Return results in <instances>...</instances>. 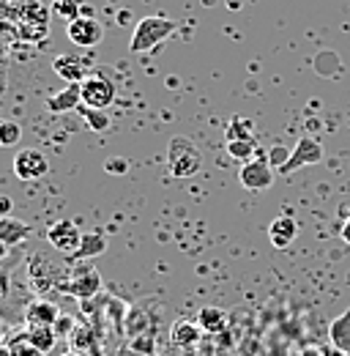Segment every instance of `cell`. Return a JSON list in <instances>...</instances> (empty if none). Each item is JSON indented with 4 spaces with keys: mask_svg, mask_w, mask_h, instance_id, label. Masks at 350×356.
Segmentation results:
<instances>
[{
    "mask_svg": "<svg viewBox=\"0 0 350 356\" xmlns=\"http://www.w3.org/2000/svg\"><path fill=\"white\" fill-rule=\"evenodd\" d=\"M175 31H178V25H175L173 19H167V17H159V14L145 17V19L137 22V28L131 33L129 49L134 55L153 52L162 42H167L170 36H175Z\"/></svg>",
    "mask_w": 350,
    "mask_h": 356,
    "instance_id": "1",
    "label": "cell"
},
{
    "mask_svg": "<svg viewBox=\"0 0 350 356\" xmlns=\"http://www.w3.org/2000/svg\"><path fill=\"white\" fill-rule=\"evenodd\" d=\"M167 168L175 178H192L203 168V151L183 134H178L167 145Z\"/></svg>",
    "mask_w": 350,
    "mask_h": 356,
    "instance_id": "2",
    "label": "cell"
},
{
    "mask_svg": "<svg viewBox=\"0 0 350 356\" xmlns=\"http://www.w3.org/2000/svg\"><path fill=\"white\" fill-rule=\"evenodd\" d=\"M99 291H101V274L90 266V261H77V264H72L69 274H63L60 293H69L80 302H88Z\"/></svg>",
    "mask_w": 350,
    "mask_h": 356,
    "instance_id": "3",
    "label": "cell"
},
{
    "mask_svg": "<svg viewBox=\"0 0 350 356\" xmlns=\"http://www.w3.org/2000/svg\"><path fill=\"white\" fill-rule=\"evenodd\" d=\"M80 93H83V104L93 110H110V104L115 102V86L101 74H88L80 83Z\"/></svg>",
    "mask_w": 350,
    "mask_h": 356,
    "instance_id": "4",
    "label": "cell"
},
{
    "mask_svg": "<svg viewBox=\"0 0 350 356\" xmlns=\"http://www.w3.org/2000/svg\"><path fill=\"white\" fill-rule=\"evenodd\" d=\"M320 159H323V145H320V140L312 137V134H304V137L296 143V148L290 151V159L285 162V168H282L279 173H282V176H290V173H296V170H301V168L317 165Z\"/></svg>",
    "mask_w": 350,
    "mask_h": 356,
    "instance_id": "5",
    "label": "cell"
},
{
    "mask_svg": "<svg viewBox=\"0 0 350 356\" xmlns=\"http://www.w3.org/2000/svg\"><path fill=\"white\" fill-rule=\"evenodd\" d=\"M66 36L74 47H83V49H93L96 44H101L104 39V25L96 19V17H77L66 25Z\"/></svg>",
    "mask_w": 350,
    "mask_h": 356,
    "instance_id": "6",
    "label": "cell"
},
{
    "mask_svg": "<svg viewBox=\"0 0 350 356\" xmlns=\"http://www.w3.org/2000/svg\"><path fill=\"white\" fill-rule=\"evenodd\" d=\"M238 181H241V186L249 189V192H262V189H268V186L274 184V168H271L268 159H258V156H255V159H249V162L241 165Z\"/></svg>",
    "mask_w": 350,
    "mask_h": 356,
    "instance_id": "7",
    "label": "cell"
},
{
    "mask_svg": "<svg viewBox=\"0 0 350 356\" xmlns=\"http://www.w3.org/2000/svg\"><path fill=\"white\" fill-rule=\"evenodd\" d=\"M47 241H49L58 252H63L66 258H72V255L77 252L80 241H83V233L77 230V225L74 222H69V220H58V222L49 225V230H47Z\"/></svg>",
    "mask_w": 350,
    "mask_h": 356,
    "instance_id": "8",
    "label": "cell"
},
{
    "mask_svg": "<svg viewBox=\"0 0 350 356\" xmlns=\"http://www.w3.org/2000/svg\"><path fill=\"white\" fill-rule=\"evenodd\" d=\"M47 170H49V162H47V156H44L39 148H22V151H17V156H14V173H17V178H22V181H39V178L47 176Z\"/></svg>",
    "mask_w": 350,
    "mask_h": 356,
    "instance_id": "9",
    "label": "cell"
},
{
    "mask_svg": "<svg viewBox=\"0 0 350 356\" xmlns=\"http://www.w3.org/2000/svg\"><path fill=\"white\" fill-rule=\"evenodd\" d=\"M52 72H55L60 80H66V86H72V83H83V80L88 77L85 60L77 58V55H72V52L58 55V58L52 60Z\"/></svg>",
    "mask_w": 350,
    "mask_h": 356,
    "instance_id": "10",
    "label": "cell"
},
{
    "mask_svg": "<svg viewBox=\"0 0 350 356\" xmlns=\"http://www.w3.org/2000/svg\"><path fill=\"white\" fill-rule=\"evenodd\" d=\"M296 236H299V222L290 214H282V217H276L274 222L268 225V238H271V244L276 250L290 247L296 241Z\"/></svg>",
    "mask_w": 350,
    "mask_h": 356,
    "instance_id": "11",
    "label": "cell"
},
{
    "mask_svg": "<svg viewBox=\"0 0 350 356\" xmlns=\"http://www.w3.org/2000/svg\"><path fill=\"white\" fill-rule=\"evenodd\" d=\"M83 107V93H80V83H72L60 93H52L47 99V110L49 113H69V110H77Z\"/></svg>",
    "mask_w": 350,
    "mask_h": 356,
    "instance_id": "12",
    "label": "cell"
},
{
    "mask_svg": "<svg viewBox=\"0 0 350 356\" xmlns=\"http://www.w3.org/2000/svg\"><path fill=\"white\" fill-rule=\"evenodd\" d=\"M107 250V236L101 233V230H90L83 236V241H80V247H77V252L69 258V264H77V261H90V258H96V255H101Z\"/></svg>",
    "mask_w": 350,
    "mask_h": 356,
    "instance_id": "13",
    "label": "cell"
},
{
    "mask_svg": "<svg viewBox=\"0 0 350 356\" xmlns=\"http://www.w3.org/2000/svg\"><path fill=\"white\" fill-rule=\"evenodd\" d=\"M58 315H60V310H58L52 302L39 299V302H31V305H28L25 321H28V326H55Z\"/></svg>",
    "mask_w": 350,
    "mask_h": 356,
    "instance_id": "14",
    "label": "cell"
},
{
    "mask_svg": "<svg viewBox=\"0 0 350 356\" xmlns=\"http://www.w3.org/2000/svg\"><path fill=\"white\" fill-rule=\"evenodd\" d=\"M31 236V225L14 217H0V244L6 247H17Z\"/></svg>",
    "mask_w": 350,
    "mask_h": 356,
    "instance_id": "15",
    "label": "cell"
},
{
    "mask_svg": "<svg viewBox=\"0 0 350 356\" xmlns=\"http://www.w3.org/2000/svg\"><path fill=\"white\" fill-rule=\"evenodd\" d=\"M328 340L340 354H350V307L342 315H337L328 326Z\"/></svg>",
    "mask_w": 350,
    "mask_h": 356,
    "instance_id": "16",
    "label": "cell"
},
{
    "mask_svg": "<svg viewBox=\"0 0 350 356\" xmlns=\"http://www.w3.org/2000/svg\"><path fill=\"white\" fill-rule=\"evenodd\" d=\"M200 323L194 321H175L173 329H170V340L173 346H181V348H192L200 343Z\"/></svg>",
    "mask_w": 350,
    "mask_h": 356,
    "instance_id": "17",
    "label": "cell"
},
{
    "mask_svg": "<svg viewBox=\"0 0 350 356\" xmlns=\"http://www.w3.org/2000/svg\"><path fill=\"white\" fill-rule=\"evenodd\" d=\"M55 340H58V334L52 326H28V332H25V343H31L42 354H49L55 348Z\"/></svg>",
    "mask_w": 350,
    "mask_h": 356,
    "instance_id": "18",
    "label": "cell"
},
{
    "mask_svg": "<svg viewBox=\"0 0 350 356\" xmlns=\"http://www.w3.org/2000/svg\"><path fill=\"white\" fill-rule=\"evenodd\" d=\"M224 134H227V143L230 140H255V127H252V121H247L241 115H233Z\"/></svg>",
    "mask_w": 350,
    "mask_h": 356,
    "instance_id": "19",
    "label": "cell"
},
{
    "mask_svg": "<svg viewBox=\"0 0 350 356\" xmlns=\"http://www.w3.org/2000/svg\"><path fill=\"white\" fill-rule=\"evenodd\" d=\"M227 154L244 165V162L255 159V154H258V140H230V143H227Z\"/></svg>",
    "mask_w": 350,
    "mask_h": 356,
    "instance_id": "20",
    "label": "cell"
},
{
    "mask_svg": "<svg viewBox=\"0 0 350 356\" xmlns=\"http://www.w3.org/2000/svg\"><path fill=\"white\" fill-rule=\"evenodd\" d=\"M197 323H200L203 332H219V329H224V310L203 307V310L197 312Z\"/></svg>",
    "mask_w": 350,
    "mask_h": 356,
    "instance_id": "21",
    "label": "cell"
},
{
    "mask_svg": "<svg viewBox=\"0 0 350 356\" xmlns=\"http://www.w3.org/2000/svg\"><path fill=\"white\" fill-rule=\"evenodd\" d=\"M22 140V127L17 121H0V148H14Z\"/></svg>",
    "mask_w": 350,
    "mask_h": 356,
    "instance_id": "22",
    "label": "cell"
},
{
    "mask_svg": "<svg viewBox=\"0 0 350 356\" xmlns=\"http://www.w3.org/2000/svg\"><path fill=\"white\" fill-rule=\"evenodd\" d=\"M80 113H83V121H85L93 132H104V129L110 127V115H107L104 110H93V107H85V104H83Z\"/></svg>",
    "mask_w": 350,
    "mask_h": 356,
    "instance_id": "23",
    "label": "cell"
},
{
    "mask_svg": "<svg viewBox=\"0 0 350 356\" xmlns=\"http://www.w3.org/2000/svg\"><path fill=\"white\" fill-rule=\"evenodd\" d=\"M288 159H290V151H288L285 145H274V148L268 151V162H271V168H276V170H282Z\"/></svg>",
    "mask_w": 350,
    "mask_h": 356,
    "instance_id": "24",
    "label": "cell"
},
{
    "mask_svg": "<svg viewBox=\"0 0 350 356\" xmlns=\"http://www.w3.org/2000/svg\"><path fill=\"white\" fill-rule=\"evenodd\" d=\"M74 326H77V323H74V318H69V315H58V321H55V326H52V329H55V334H58V337H72Z\"/></svg>",
    "mask_w": 350,
    "mask_h": 356,
    "instance_id": "25",
    "label": "cell"
},
{
    "mask_svg": "<svg viewBox=\"0 0 350 356\" xmlns=\"http://www.w3.org/2000/svg\"><path fill=\"white\" fill-rule=\"evenodd\" d=\"M104 170H107V173H115V176H124V173L129 170V162H126L124 156H112V159L104 162Z\"/></svg>",
    "mask_w": 350,
    "mask_h": 356,
    "instance_id": "26",
    "label": "cell"
},
{
    "mask_svg": "<svg viewBox=\"0 0 350 356\" xmlns=\"http://www.w3.org/2000/svg\"><path fill=\"white\" fill-rule=\"evenodd\" d=\"M55 11H58L60 17H69V22L80 17V14H77V6H74V0H58V3H55Z\"/></svg>",
    "mask_w": 350,
    "mask_h": 356,
    "instance_id": "27",
    "label": "cell"
},
{
    "mask_svg": "<svg viewBox=\"0 0 350 356\" xmlns=\"http://www.w3.org/2000/svg\"><path fill=\"white\" fill-rule=\"evenodd\" d=\"M11 197H6V195H0V217H11Z\"/></svg>",
    "mask_w": 350,
    "mask_h": 356,
    "instance_id": "28",
    "label": "cell"
},
{
    "mask_svg": "<svg viewBox=\"0 0 350 356\" xmlns=\"http://www.w3.org/2000/svg\"><path fill=\"white\" fill-rule=\"evenodd\" d=\"M342 241H348L350 244V214L345 217V222H342Z\"/></svg>",
    "mask_w": 350,
    "mask_h": 356,
    "instance_id": "29",
    "label": "cell"
},
{
    "mask_svg": "<svg viewBox=\"0 0 350 356\" xmlns=\"http://www.w3.org/2000/svg\"><path fill=\"white\" fill-rule=\"evenodd\" d=\"M238 3H241V0H230V8H241Z\"/></svg>",
    "mask_w": 350,
    "mask_h": 356,
    "instance_id": "30",
    "label": "cell"
},
{
    "mask_svg": "<svg viewBox=\"0 0 350 356\" xmlns=\"http://www.w3.org/2000/svg\"><path fill=\"white\" fill-rule=\"evenodd\" d=\"M6 252H8V247H6V244H0V258H3Z\"/></svg>",
    "mask_w": 350,
    "mask_h": 356,
    "instance_id": "31",
    "label": "cell"
},
{
    "mask_svg": "<svg viewBox=\"0 0 350 356\" xmlns=\"http://www.w3.org/2000/svg\"><path fill=\"white\" fill-rule=\"evenodd\" d=\"M69 356H83V354H80V351H74V354H69Z\"/></svg>",
    "mask_w": 350,
    "mask_h": 356,
    "instance_id": "32",
    "label": "cell"
}]
</instances>
